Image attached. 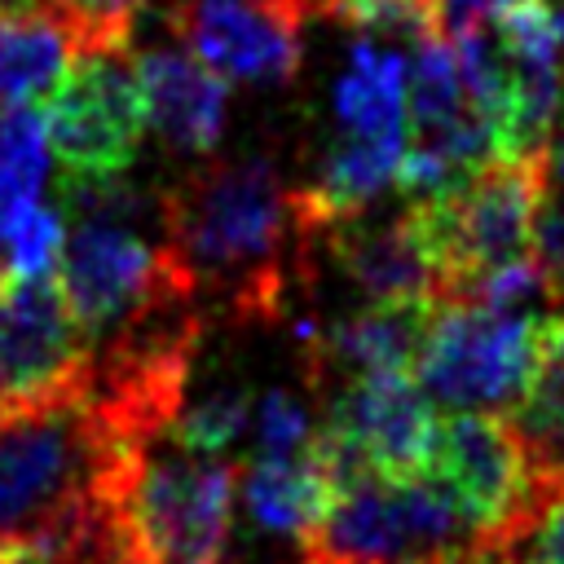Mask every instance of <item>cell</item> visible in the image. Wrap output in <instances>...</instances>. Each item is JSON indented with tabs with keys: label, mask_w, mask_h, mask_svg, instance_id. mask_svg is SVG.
Segmentation results:
<instances>
[{
	"label": "cell",
	"mask_w": 564,
	"mask_h": 564,
	"mask_svg": "<svg viewBox=\"0 0 564 564\" xmlns=\"http://www.w3.org/2000/svg\"><path fill=\"white\" fill-rule=\"evenodd\" d=\"M538 330L542 313L489 308L480 300L445 295L427 313L410 375L427 401L449 410L516 405L533 375Z\"/></svg>",
	"instance_id": "5"
},
{
	"label": "cell",
	"mask_w": 564,
	"mask_h": 564,
	"mask_svg": "<svg viewBox=\"0 0 564 564\" xmlns=\"http://www.w3.org/2000/svg\"><path fill=\"white\" fill-rule=\"evenodd\" d=\"M141 445L97 414L88 383L0 410V542L26 546L40 564L93 511L119 507L123 471Z\"/></svg>",
	"instance_id": "2"
},
{
	"label": "cell",
	"mask_w": 564,
	"mask_h": 564,
	"mask_svg": "<svg viewBox=\"0 0 564 564\" xmlns=\"http://www.w3.org/2000/svg\"><path fill=\"white\" fill-rule=\"evenodd\" d=\"M163 234L198 286V304L234 322H273L317 242L273 159H203L159 194Z\"/></svg>",
	"instance_id": "1"
},
{
	"label": "cell",
	"mask_w": 564,
	"mask_h": 564,
	"mask_svg": "<svg viewBox=\"0 0 564 564\" xmlns=\"http://www.w3.org/2000/svg\"><path fill=\"white\" fill-rule=\"evenodd\" d=\"M0 4H26V0H0Z\"/></svg>",
	"instance_id": "28"
},
{
	"label": "cell",
	"mask_w": 564,
	"mask_h": 564,
	"mask_svg": "<svg viewBox=\"0 0 564 564\" xmlns=\"http://www.w3.org/2000/svg\"><path fill=\"white\" fill-rule=\"evenodd\" d=\"M546 198V150H507L467 172L454 189L410 203L432 242L445 295H467L489 273L533 260Z\"/></svg>",
	"instance_id": "3"
},
{
	"label": "cell",
	"mask_w": 564,
	"mask_h": 564,
	"mask_svg": "<svg viewBox=\"0 0 564 564\" xmlns=\"http://www.w3.org/2000/svg\"><path fill=\"white\" fill-rule=\"evenodd\" d=\"M145 128H154L181 154L216 150L225 132L229 88L185 44H150L132 57Z\"/></svg>",
	"instance_id": "12"
},
{
	"label": "cell",
	"mask_w": 564,
	"mask_h": 564,
	"mask_svg": "<svg viewBox=\"0 0 564 564\" xmlns=\"http://www.w3.org/2000/svg\"><path fill=\"white\" fill-rule=\"evenodd\" d=\"M238 489H242V507L247 516L278 533V538H308L335 489H339V471L322 445V436L313 432V441L300 454H282V458H256L238 471Z\"/></svg>",
	"instance_id": "15"
},
{
	"label": "cell",
	"mask_w": 564,
	"mask_h": 564,
	"mask_svg": "<svg viewBox=\"0 0 564 564\" xmlns=\"http://www.w3.org/2000/svg\"><path fill=\"white\" fill-rule=\"evenodd\" d=\"M533 251H538L542 269L551 273L555 291L564 300V181H546V198H542V212H538Z\"/></svg>",
	"instance_id": "25"
},
{
	"label": "cell",
	"mask_w": 564,
	"mask_h": 564,
	"mask_svg": "<svg viewBox=\"0 0 564 564\" xmlns=\"http://www.w3.org/2000/svg\"><path fill=\"white\" fill-rule=\"evenodd\" d=\"M62 4L79 22L84 53H97V48H123L128 44L132 22H137L145 0H62Z\"/></svg>",
	"instance_id": "23"
},
{
	"label": "cell",
	"mask_w": 564,
	"mask_h": 564,
	"mask_svg": "<svg viewBox=\"0 0 564 564\" xmlns=\"http://www.w3.org/2000/svg\"><path fill=\"white\" fill-rule=\"evenodd\" d=\"M4 282H9V278H4V269H0V286H4Z\"/></svg>",
	"instance_id": "29"
},
{
	"label": "cell",
	"mask_w": 564,
	"mask_h": 564,
	"mask_svg": "<svg viewBox=\"0 0 564 564\" xmlns=\"http://www.w3.org/2000/svg\"><path fill=\"white\" fill-rule=\"evenodd\" d=\"M0 564H35V555L18 542H0Z\"/></svg>",
	"instance_id": "27"
},
{
	"label": "cell",
	"mask_w": 564,
	"mask_h": 564,
	"mask_svg": "<svg viewBox=\"0 0 564 564\" xmlns=\"http://www.w3.org/2000/svg\"><path fill=\"white\" fill-rule=\"evenodd\" d=\"M423 471L463 511L471 538H507L538 485L524 436L494 410H454L445 423L436 419Z\"/></svg>",
	"instance_id": "7"
},
{
	"label": "cell",
	"mask_w": 564,
	"mask_h": 564,
	"mask_svg": "<svg viewBox=\"0 0 564 564\" xmlns=\"http://www.w3.org/2000/svg\"><path fill=\"white\" fill-rule=\"evenodd\" d=\"M238 467L172 432L145 441L119 489V516L141 564H220L234 524Z\"/></svg>",
	"instance_id": "4"
},
{
	"label": "cell",
	"mask_w": 564,
	"mask_h": 564,
	"mask_svg": "<svg viewBox=\"0 0 564 564\" xmlns=\"http://www.w3.org/2000/svg\"><path fill=\"white\" fill-rule=\"evenodd\" d=\"M498 542L511 551L516 564H564V471L538 467L529 507Z\"/></svg>",
	"instance_id": "19"
},
{
	"label": "cell",
	"mask_w": 564,
	"mask_h": 564,
	"mask_svg": "<svg viewBox=\"0 0 564 564\" xmlns=\"http://www.w3.org/2000/svg\"><path fill=\"white\" fill-rule=\"evenodd\" d=\"M330 110L339 132H405V57L370 35L357 40L335 79Z\"/></svg>",
	"instance_id": "16"
},
{
	"label": "cell",
	"mask_w": 564,
	"mask_h": 564,
	"mask_svg": "<svg viewBox=\"0 0 564 564\" xmlns=\"http://www.w3.org/2000/svg\"><path fill=\"white\" fill-rule=\"evenodd\" d=\"M251 441H256V458H282V454H300L313 441V419L308 405L291 392V388H273L251 405Z\"/></svg>",
	"instance_id": "22"
},
{
	"label": "cell",
	"mask_w": 564,
	"mask_h": 564,
	"mask_svg": "<svg viewBox=\"0 0 564 564\" xmlns=\"http://www.w3.org/2000/svg\"><path fill=\"white\" fill-rule=\"evenodd\" d=\"M79 57L84 35L62 0L0 4V101H48Z\"/></svg>",
	"instance_id": "14"
},
{
	"label": "cell",
	"mask_w": 564,
	"mask_h": 564,
	"mask_svg": "<svg viewBox=\"0 0 564 564\" xmlns=\"http://www.w3.org/2000/svg\"><path fill=\"white\" fill-rule=\"evenodd\" d=\"M40 115L53 159L66 167V181H119L137 159L145 132L128 44L84 53Z\"/></svg>",
	"instance_id": "6"
},
{
	"label": "cell",
	"mask_w": 564,
	"mask_h": 564,
	"mask_svg": "<svg viewBox=\"0 0 564 564\" xmlns=\"http://www.w3.org/2000/svg\"><path fill=\"white\" fill-rule=\"evenodd\" d=\"M317 436L335 458L339 480H348L352 471L423 476L436 436V414L410 370L357 375L344 379L330 397Z\"/></svg>",
	"instance_id": "8"
},
{
	"label": "cell",
	"mask_w": 564,
	"mask_h": 564,
	"mask_svg": "<svg viewBox=\"0 0 564 564\" xmlns=\"http://www.w3.org/2000/svg\"><path fill=\"white\" fill-rule=\"evenodd\" d=\"M326 9H330V0H326Z\"/></svg>",
	"instance_id": "30"
},
{
	"label": "cell",
	"mask_w": 564,
	"mask_h": 564,
	"mask_svg": "<svg viewBox=\"0 0 564 564\" xmlns=\"http://www.w3.org/2000/svg\"><path fill=\"white\" fill-rule=\"evenodd\" d=\"M516 4H524V0H427V9H432V35L454 40V35H467V31L498 26Z\"/></svg>",
	"instance_id": "24"
},
{
	"label": "cell",
	"mask_w": 564,
	"mask_h": 564,
	"mask_svg": "<svg viewBox=\"0 0 564 564\" xmlns=\"http://www.w3.org/2000/svg\"><path fill=\"white\" fill-rule=\"evenodd\" d=\"M93 344L53 278L0 286V410L66 397L88 383Z\"/></svg>",
	"instance_id": "10"
},
{
	"label": "cell",
	"mask_w": 564,
	"mask_h": 564,
	"mask_svg": "<svg viewBox=\"0 0 564 564\" xmlns=\"http://www.w3.org/2000/svg\"><path fill=\"white\" fill-rule=\"evenodd\" d=\"M317 238H326L339 273L357 286V295L366 304H436V300H445V282H441L432 242L410 203L388 220H366V212L335 220V225L317 229Z\"/></svg>",
	"instance_id": "11"
},
{
	"label": "cell",
	"mask_w": 564,
	"mask_h": 564,
	"mask_svg": "<svg viewBox=\"0 0 564 564\" xmlns=\"http://www.w3.org/2000/svg\"><path fill=\"white\" fill-rule=\"evenodd\" d=\"M441 564H516L511 551L498 538H467L463 546H454Z\"/></svg>",
	"instance_id": "26"
},
{
	"label": "cell",
	"mask_w": 564,
	"mask_h": 564,
	"mask_svg": "<svg viewBox=\"0 0 564 564\" xmlns=\"http://www.w3.org/2000/svg\"><path fill=\"white\" fill-rule=\"evenodd\" d=\"M304 0H172V35L225 84H286L304 57Z\"/></svg>",
	"instance_id": "9"
},
{
	"label": "cell",
	"mask_w": 564,
	"mask_h": 564,
	"mask_svg": "<svg viewBox=\"0 0 564 564\" xmlns=\"http://www.w3.org/2000/svg\"><path fill=\"white\" fill-rule=\"evenodd\" d=\"M427 313L432 304H366L326 330H304L308 383L322 388L330 375L344 383L357 375L410 370Z\"/></svg>",
	"instance_id": "13"
},
{
	"label": "cell",
	"mask_w": 564,
	"mask_h": 564,
	"mask_svg": "<svg viewBox=\"0 0 564 564\" xmlns=\"http://www.w3.org/2000/svg\"><path fill=\"white\" fill-rule=\"evenodd\" d=\"M251 423V397L242 388H212L203 397H185L172 436L198 454H225Z\"/></svg>",
	"instance_id": "20"
},
{
	"label": "cell",
	"mask_w": 564,
	"mask_h": 564,
	"mask_svg": "<svg viewBox=\"0 0 564 564\" xmlns=\"http://www.w3.org/2000/svg\"><path fill=\"white\" fill-rule=\"evenodd\" d=\"M48 163L53 145L44 132V115L35 106H9L0 115V247L18 229V220L40 203Z\"/></svg>",
	"instance_id": "18"
},
{
	"label": "cell",
	"mask_w": 564,
	"mask_h": 564,
	"mask_svg": "<svg viewBox=\"0 0 564 564\" xmlns=\"http://www.w3.org/2000/svg\"><path fill=\"white\" fill-rule=\"evenodd\" d=\"M511 423L538 467L564 471V313H542L533 375L516 401Z\"/></svg>",
	"instance_id": "17"
},
{
	"label": "cell",
	"mask_w": 564,
	"mask_h": 564,
	"mask_svg": "<svg viewBox=\"0 0 564 564\" xmlns=\"http://www.w3.org/2000/svg\"><path fill=\"white\" fill-rule=\"evenodd\" d=\"M62 247H66V212L57 203H35L18 229L4 238L0 247V269L4 278L13 282H26V278H53L57 273V260H62Z\"/></svg>",
	"instance_id": "21"
}]
</instances>
